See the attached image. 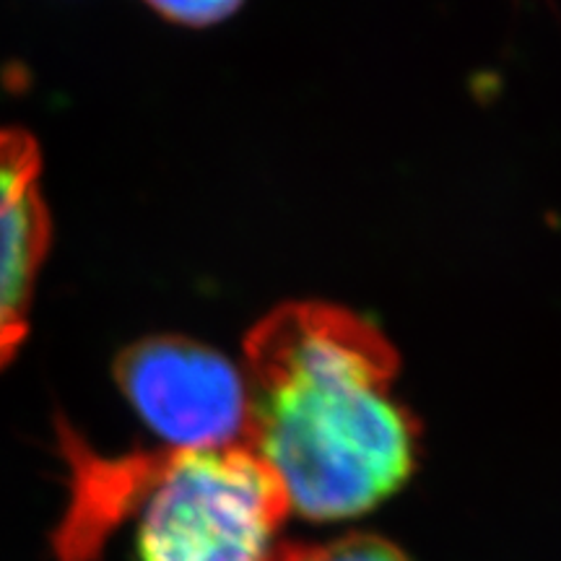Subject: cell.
Listing matches in <instances>:
<instances>
[{
  "instance_id": "cell-1",
  "label": "cell",
  "mask_w": 561,
  "mask_h": 561,
  "mask_svg": "<svg viewBox=\"0 0 561 561\" xmlns=\"http://www.w3.org/2000/svg\"><path fill=\"white\" fill-rule=\"evenodd\" d=\"M398 351L331 301H286L244 339L248 439L307 520L364 515L405 486L419 421L398 401Z\"/></svg>"
},
{
  "instance_id": "cell-6",
  "label": "cell",
  "mask_w": 561,
  "mask_h": 561,
  "mask_svg": "<svg viewBox=\"0 0 561 561\" xmlns=\"http://www.w3.org/2000/svg\"><path fill=\"white\" fill-rule=\"evenodd\" d=\"M159 16L182 26H210L229 19L244 0H146Z\"/></svg>"
},
{
  "instance_id": "cell-4",
  "label": "cell",
  "mask_w": 561,
  "mask_h": 561,
  "mask_svg": "<svg viewBox=\"0 0 561 561\" xmlns=\"http://www.w3.org/2000/svg\"><path fill=\"white\" fill-rule=\"evenodd\" d=\"M50 237L37 140L19 128H0V369L30 333L32 299Z\"/></svg>"
},
{
  "instance_id": "cell-2",
  "label": "cell",
  "mask_w": 561,
  "mask_h": 561,
  "mask_svg": "<svg viewBox=\"0 0 561 561\" xmlns=\"http://www.w3.org/2000/svg\"><path fill=\"white\" fill-rule=\"evenodd\" d=\"M278 476L248 445L151 450L136 512L140 561H271L289 515Z\"/></svg>"
},
{
  "instance_id": "cell-3",
  "label": "cell",
  "mask_w": 561,
  "mask_h": 561,
  "mask_svg": "<svg viewBox=\"0 0 561 561\" xmlns=\"http://www.w3.org/2000/svg\"><path fill=\"white\" fill-rule=\"evenodd\" d=\"M130 409L170 450H208L248 439V382L221 351L185 335H149L115 362Z\"/></svg>"
},
{
  "instance_id": "cell-5",
  "label": "cell",
  "mask_w": 561,
  "mask_h": 561,
  "mask_svg": "<svg viewBox=\"0 0 561 561\" xmlns=\"http://www.w3.org/2000/svg\"><path fill=\"white\" fill-rule=\"evenodd\" d=\"M271 561H409V557L380 536L351 533L325 543L280 546Z\"/></svg>"
}]
</instances>
